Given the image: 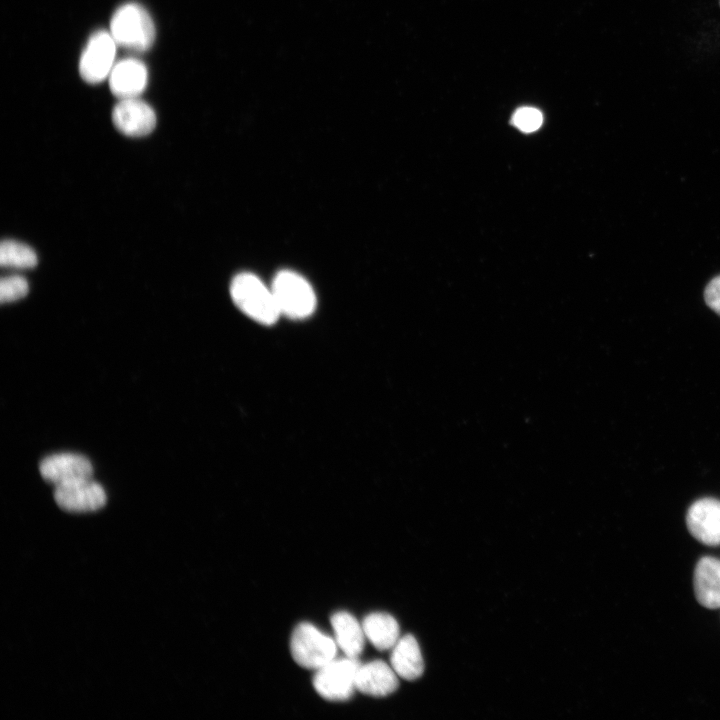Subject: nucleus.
<instances>
[{"label": "nucleus", "instance_id": "obj_1", "mask_svg": "<svg viewBox=\"0 0 720 720\" xmlns=\"http://www.w3.org/2000/svg\"><path fill=\"white\" fill-rule=\"evenodd\" d=\"M230 294L243 313L261 324L271 325L281 314L272 289L253 274L241 273L235 276Z\"/></svg>", "mask_w": 720, "mask_h": 720}, {"label": "nucleus", "instance_id": "obj_2", "mask_svg": "<svg viewBox=\"0 0 720 720\" xmlns=\"http://www.w3.org/2000/svg\"><path fill=\"white\" fill-rule=\"evenodd\" d=\"M110 33L116 44L133 51L149 49L155 39V26L149 13L137 3H126L113 14Z\"/></svg>", "mask_w": 720, "mask_h": 720}, {"label": "nucleus", "instance_id": "obj_3", "mask_svg": "<svg viewBox=\"0 0 720 720\" xmlns=\"http://www.w3.org/2000/svg\"><path fill=\"white\" fill-rule=\"evenodd\" d=\"M337 643L310 623H300L293 631L290 651L294 661L303 668L318 670L337 654Z\"/></svg>", "mask_w": 720, "mask_h": 720}, {"label": "nucleus", "instance_id": "obj_4", "mask_svg": "<svg viewBox=\"0 0 720 720\" xmlns=\"http://www.w3.org/2000/svg\"><path fill=\"white\" fill-rule=\"evenodd\" d=\"M271 289L280 313L290 318H306L316 307V296L311 285L295 272H279Z\"/></svg>", "mask_w": 720, "mask_h": 720}, {"label": "nucleus", "instance_id": "obj_5", "mask_svg": "<svg viewBox=\"0 0 720 720\" xmlns=\"http://www.w3.org/2000/svg\"><path fill=\"white\" fill-rule=\"evenodd\" d=\"M360 665L357 658L346 656L333 659L317 670L313 677V686L326 700H349L356 690V675Z\"/></svg>", "mask_w": 720, "mask_h": 720}, {"label": "nucleus", "instance_id": "obj_6", "mask_svg": "<svg viewBox=\"0 0 720 720\" xmlns=\"http://www.w3.org/2000/svg\"><path fill=\"white\" fill-rule=\"evenodd\" d=\"M115 54L116 42L111 33L104 30L93 33L80 58L81 77L91 84L103 81L114 66Z\"/></svg>", "mask_w": 720, "mask_h": 720}, {"label": "nucleus", "instance_id": "obj_7", "mask_svg": "<svg viewBox=\"0 0 720 720\" xmlns=\"http://www.w3.org/2000/svg\"><path fill=\"white\" fill-rule=\"evenodd\" d=\"M54 500L68 512H93L105 505L106 493L100 484L89 478L56 486Z\"/></svg>", "mask_w": 720, "mask_h": 720}, {"label": "nucleus", "instance_id": "obj_8", "mask_svg": "<svg viewBox=\"0 0 720 720\" xmlns=\"http://www.w3.org/2000/svg\"><path fill=\"white\" fill-rule=\"evenodd\" d=\"M112 121L124 135L145 136L156 126L154 110L138 97L121 99L113 108Z\"/></svg>", "mask_w": 720, "mask_h": 720}, {"label": "nucleus", "instance_id": "obj_9", "mask_svg": "<svg viewBox=\"0 0 720 720\" xmlns=\"http://www.w3.org/2000/svg\"><path fill=\"white\" fill-rule=\"evenodd\" d=\"M41 476L54 486L92 478L90 461L76 453H57L44 458L39 466Z\"/></svg>", "mask_w": 720, "mask_h": 720}, {"label": "nucleus", "instance_id": "obj_10", "mask_svg": "<svg viewBox=\"0 0 720 720\" xmlns=\"http://www.w3.org/2000/svg\"><path fill=\"white\" fill-rule=\"evenodd\" d=\"M686 524L702 544L720 545V501L710 497L695 501L687 511Z\"/></svg>", "mask_w": 720, "mask_h": 720}, {"label": "nucleus", "instance_id": "obj_11", "mask_svg": "<svg viewBox=\"0 0 720 720\" xmlns=\"http://www.w3.org/2000/svg\"><path fill=\"white\" fill-rule=\"evenodd\" d=\"M148 72L135 58H124L114 64L109 75L111 92L120 99L138 97L146 88Z\"/></svg>", "mask_w": 720, "mask_h": 720}, {"label": "nucleus", "instance_id": "obj_12", "mask_svg": "<svg viewBox=\"0 0 720 720\" xmlns=\"http://www.w3.org/2000/svg\"><path fill=\"white\" fill-rule=\"evenodd\" d=\"M392 666L375 660L361 664L356 675V690L373 697H385L394 693L399 686Z\"/></svg>", "mask_w": 720, "mask_h": 720}, {"label": "nucleus", "instance_id": "obj_13", "mask_svg": "<svg viewBox=\"0 0 720 720\" xmlns=\"http://www.w3.org/2000/svg\"><path fill=\"white\" fill-rule=\"evenodd\" d=\"M694 592L697 601L708 609L720 608V560L702 557L694 570Z\"/></svg>", "mask_w": 720, "mask_h": 720}, {"label": "nucleus", "instance_id": "obj_14", "mask_svg": "<svg viewBox=\"0 0 720 720\" xmlns=\"http://www.w3.org/2000/svg\"><path fill=\"white\" fill-rule=\"evenodd\" d=\"M392 649L390 663L399 677L409 681L421 677L424 662L419 644L412 635L401 637Z\"/></svg>", "mask_w": 720, "mask_h": 720}, {"label": "nucleus", "instance_id": "obj_15", "mask_svg": "<svg viewBox=\"0 0 720 720\" xmlns=\"http://www.w3.org/2000/svg\"><path fill=\"white\" fill-rule=\"evenodd\" d=\"M331 625L337 646L347 657L357 658L364 648L366 636L363 626L354 616L344 611L332 615Z\"/></svg>", "mask_w": 720, "mask_h": 720}, {"label": "nucleus", "instance_id": "obj_16", "mask_svg": "<svg viewBox=\"0 0 720 720\" xmlns=\"http://www.w3.org/2000/svg\"><path fill=\"white\" fill-rule=\"evenodd\" d=\"M365 636L378 650H388L398 642L400 629L396 619L386 613H372L363 621Z\"/></svg>", "mask_w": 720, "mask_h": 720}, {"label": "nucleus", "instance_id": "obj_17", "mask_svg": "<svg viewBox=\"0 0 720 720\" xmlns=\"http://www.w3.org/2000/svg\"><path fill=\"white\" fill-rule=\"evenodd\" d=\"M0 264L7 268L29 269L36 266L37 255L24 243L4 240L0 246Z\"/></svg>", "mask_w": 720, "mask_h": 720}, {"label": "nucleus", "instance_id": "obj_18", "mask_svg": "<svg viewBox=\"0 0 720 720\" xmlns=\"http://www.w3.org/2000/svg\"><path fill=\"white\" fill-rule=\"evenodd\" d=\"M28 289V282L20 275L3 277L0 281V301L6 303L19 300L26 296Z\"/></svg>", "mask_w": 720, "mask_h": 720}, {"label": "nucleus", "instance_id": "obj_19", "mask_svg": "<svg viewBox=\"0 0 720 720\" xmlns=\"http://www.w3.org/2000/svg\"><path fill=\"white\" fill-rule=\"evenodd\" d=\"M543 122L541 112L533 107H522L516 110L512 117V123L523 132L536 131Z\"/></svg>", "mask_w": 720, "mask_h": 720}, {"label": "nucleus", "instance_id": "obj_20", "mask_svg": "<svg viewBox=\"0 0 720 720\" xmlns=\"http://www.w3.org/2000/svg\"><path fill=\"white\" fill-rule=\"evenodd\" d=\"M704 297L707 305L720 315V275L708 283Z\"/></svg>", "mask_w": 720, "mask_h": 720}]
</instances>
